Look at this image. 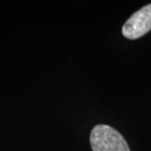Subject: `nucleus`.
Here are the masks:
<instances>
[{
    "label": "nucleus",
    "mask_w": 151,
    "mask_h": 151,
    "mask_svg": "<svg viewBox=\"0 0 151 151\" xmlns=\"http://www.w3.org/2000/svg\"><path fill=\"white\" fill-rule=\"evenodd\" d=\"M92 151H130L123 135L106 124H99L90 134Z\"/></svg>",
    "instance_id": "f257e3e1"
},
{
    "label": "nucleus",
    "mask_w": 151,
    "mask_h": 151,
    "mask_svg": "<svg viewBox=\"0 0 151 151\" xmlns=\"http://www.w3.org/2000/svg\"><path fill=\"white\" fill-rule=\"evenodd\" d=\"M151 29V4L136 11L125 22L122 29L124 37L135 40L145 35Z\"/></svg>",
    "instance_id": "f03ea898"
}]
</instances>
